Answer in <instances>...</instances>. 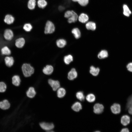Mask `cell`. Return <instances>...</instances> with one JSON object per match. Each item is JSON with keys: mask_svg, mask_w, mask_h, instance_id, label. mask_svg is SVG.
I'll return each instance as SVG.
<instances>
[{"mask_svg": "<svg viewBox=\"0 0 132 132\" xmlns=\"http://www.w3.org/2000/svg\"><path fill=\"white\" fill-rule=\"evenodd\" d=\"M78 16L77 13L73 10L72 13L69 18L67 19V22L69 23L76 22L78 20Z\"/></svg>", "mask_w": 132, "mask_h": 132, "instance_id": "9a60e30c", "label": "cell"}, {"mask_svg": "<svg viewBox=\"0 0 132 132\" xmlns=\"http://www.w3.org/2000/svg\"><path fill=\"white\" fill-rule=\"evenodd\" d=\"M33 27L32 24L30 23H27L24 24L23 26V29L26 32H29L32 30Z\"/></svg>", "mask_w": 132, "mask_h": 132, "instance_id": "f546056e", "label": "cell"}, {"mask_svg": "<svg viewBox=\"0 0 132 132\" xmlns=\"http://www.w3.org/2000/svg\"><path fill=\"white\" fill-rule=\"evenodd\" d=\"M77 73L75 69L72 68L68 73L67 78L70 80H72L77 78Z\"/></svg>", "mask_w": 132, "mask_h": 132, "instance_id": "7c38bea8", "label": "cell"}, {"mask_svg": "<svg viewBox=\"0 0 132 132\" xmlns=\"http://www.w3.org/2000/svg\"><path fill=\"white\" fill-rule=\"evenodd\" d=\"M71 109L76 112H78L82 109V106L81 103L78 101L72 104L71 107Z\"/></svg>", "mask_w": 132, "mask_h": 132, "instance_id": "ac0fdd59", "label": "cell"}, {"mask_svg": "<svg viewBox=\"0 0 132 132\" xmlns=\"http://www.w3.org/2000/svg\"><path fill=\"white\" fill-rule=\"evenodd\" d=\"M132 107V94L128 98L126 106V109L128 110L130 107Z\"/></svg>", "mask_w": 132, "mask_h": 132, "instance_id": "e575fe53", "label": "cell"}, {"mask_svg": "<svg viewBox=\"0 0 132 132\" xmlns=\"http://www.w3.org/2000/svg\"><path fill=\"white\" fill-rule=\"evenodd\" d=\"M85 27L88 30L94 31L96 29V23L94 22L90 21L87 22L86 23Z\"/></svg>", "mask_w": 132, "mask_h": 132, "instance_id": "603a6c76", "label": "cell"}, {"mask_svg": "<svg viewBox=\"0 0 132 132\" xmlns=\"http://www.w3.org/2000/svg\"><path fill=\"white\" fill-rule=\"evenodd\" d=\"M57 97L59 98L64 97L66 93V91L63 87H60L56 91Z\"/></svg>", "mask_w": 132, "mask_h": 132, "instance_id": "2e32d148", "label": "cell"}, {"mask_svg": "<svg viewBox=\"0 0 132 132\" xmlns=\"http://www.w3.org/2000/svg\"><path fill=\"white\" fill-rule=\"evenodd\" d=\"M7 86L5 83L2 81L0 82V92H4L6 90Z\"/></svg>", "mask_w": 132, "mask_h": 132, "instance_id": "836d02e7", "label": "cell"}, {"mask_svg": "<svg viewBox=\"0 0 132 132\" xmlns=\"http://www.w3.org/2000/svg\"><path fill=\"white\" fill-rule=\"evenodd\" d=\"M55 27L54 23L50 20L46 22L44 27V32L46 34L53 33L55 30Z\"/></svg>", "mask_w": 132, "mask_h": 132, "instance_id": "7a4b0ae2", "label": "cell"}, {"mask_svg": "<svg viewBox=\"0 0 132 132\" xmlns=\"http://www.w3.org/2000/svg\"><path fill=\"white\" fill-rule=\"evenodd\" d=\"M36 94V92L35 88L33 87H30L26 92L27 97L30 99L34 98Z\"/></svg>", "mask_w": 132, "mask_h": 132, "instance_id": "52a82bcc", "label": "cell"}, {"mask_svg": "<svg viewBox=\"0 0 132 132\" xmlns=\"http://www.w3.org/2000/svg\"><path fill=\"white\" fill-rule=\"evenodd\" d=\"M130 118L127 115H123L121 119V122L122 125L126 126L129 124L130 122Z\"/></svg>", "mask_w": 132, "mask_h": 132, "instance_id": "e0dca14e", "label": "cell"}, {"mask_svg": "<svg viewBox=\"0 0 132 132\" xmlns=\"http://www.w3.org/2000/svg\"><path fill=\"white\" fill-rule=\"evenodd\" d=\"M71 33L77 39H78L80 37L81 34L80 31L77 28H73L71 31Z\"/></svg>", "mask_w": 132, "mask_h": 132, "instance_id": "d4e9b609", "label": "cell"}, {"mask_svg": "<svg viewBox=\"0 0 132 132\" xmlns=\"http://www.w3.org/2000/svg\"><path fill=\"white\" fill-rule=\"evenodd\" d=\"M3 36L6 40L10 41L13 39L14 37V34L11 30L7 29L4 31Z\"/></svg>", "mask_w": 132, "mask_h": 132, "instance_id": "8992f818", "label": "cell"}, {"mask_svg": "<svg viewBox=\"0 0 132 132\" xmlns=\"http://www.w3.org/2000/svg\"><path fill=\"white\" fill-rule=\"evenodd\" d=\"M21 80L20 76L18 75H15L12 77L11 81L12 84L14 86L18 87L20 86Z\"/></svg>", "mask_w": 132, "mask_h": 132, "instance_id": "8fae6325", "label": "cell"}, {"mask_svg": "<svg viewBox=\"0 0 132 132\" xmlns=\"http://www.w3.org/2000/svg\"><path fill=\"white\" fill-rule=\"evenodd\" d=\"M22 70L24 77H30L34 72V68L29 64L24 63L22 66Z\"/></svg>", "mask_w": 132, "mask_h": 132, "instance_id": "6da1fadb", "label": "cell"}, {"mask_svg": "<svg viewBox=\"0 0 132 132\" xmlns=\"http://www.w3.org/2000/svg\"><path fill=\"white\" fill-rule=\"evenodd\" d=\"M4 21L7 24H10L13 22L14 18L11 15L8 14L5 16Z\"/></svg>", "mask_w": 132, "mask_h": 132, "instance_id": "cb8c5ba5", "label": "cell"}, {"mask_svg": "<svg viewBox=\"0 0 132 132\" xmlns=\"http://www.w3.org/2000/svg\"><path fill=\"white\" fill-rule=\"evenodd\" d=\"M123 9L124 15L127 17L129 16L131 13V12L128 6L126 4H124L123 6Z\"/></svg>", "mask_w": 132, "mask_h": 132, "instance_id": "4dcf8cb0", "label": "cell"}, {"mask_svg": "<svg viewBox=\"0 0 132 132\" xmlns=\"http://www.w3.org/2000/svg\"><path fill=\"white\" fill-rule=\"evenodd\" d=\"M73 10H67L65 12L64 14V17L67 19L70 17L72 13Z\"/></svg>", "mask_w": 132, "mask_h": 132, "instance_id": "d590c367", "label": "cell"}, {"mask_svg": "<svg viewBox=\"0 0 132 132\" xmlns=\"http://www.w3.org/2000/svg\"><path fill=\"white\" fill-rule=\"evenodd\" d=\"M56 44L58 47L62 48L66 45V42L65 40L63 39H60L57 41Z\"/></svg>", "mask_w": 132, "mask_h": 132, "instance_id": "4316f807", "label": "cell"}, {"mask_svg": "<svg viewBox=\"0 0 132 132\" xmlns=\"http://www.w3.org/2000/svg\"><path fill=\"white\" fill-rule=\"evenodd\" d=\"M89 2V0H80L78 3L81 6H85L88 5Z\"/></svg>", "mask_w": 132, "mask_h": 132, "instance_id": "8d00e7d4", "label": "cell"}, {"mask_svg": "<svg viewBox=\"0 0 132 132\" xmlns=\"http://www.w3.org/2000/svg\"><path fill=\"white\" fill-rule=\"evenodd\" d=\"M104 109V106L102 104L97 103L94 105L93 107V111L95 114H99L103 112Z\"/></svg>", "mask_w": 132, "mask_h": 132, "instance_id": "5b68a950", "label": "cell"}, {"mask_svg": "<svg viewBox=\"0 0 132 132\" xmlns=\"http://www.w3.org/2000/svg\"><path fill=\"white\" fill-rule=\"evenodd\" d=\"M54 70L53 66L51 65H47L43 69V72L46 75H50L53 73Z\"/></svg>", "mask_w": 132, "mask_h": 132, "instance_id": "44dd1931", "label": "cell"}, {"mask_svg": "<svg viewBox=\"0 0 132 132\" xmlns=\"http://www.w3.org/2000/svg\"><path fill=\"white\" fill-rule=\"evenodd\" d=\"M37 6L36 0H28L27 3V7L30 10H34Z\"/></svg>", "mask_w": 132, "mask_h": 132, "instance_id": "ffe728a7", "label": "cell"}, {"mask_svg": "<svg viewBox=\"0 0 132 132\" xmlns=\"http://www.w3.org/2000/svg\"><path fill=\"white\" fill-rule=\"evenodd\" d=\"M41 128L44 132H54L53 130L55 125L52 122L43 121L39 123Z\"/></svg>", "mask_w": 132, "mask_h": 132, "instance_id": "3957f363", "label": "cell"}, {"mask_svg": "<svg viewBox=\"0 0 132 132\" xmlns=\"http://www.w3.org/2000/svg\"><path fill=\"white\" fill-rule=\"evenodd\" d=\"M25 43L24 39L23 37H20L15 40V45L17 48H21L24 46Z\"/></svg>", "mask_w": 132, "mask_h": 132, "instance_id": "4fadbf2b", "label": "cell"}, {"mask_svg": "<svg viewBox=\"0 0 132 132\" xmlns=\"http://www.w3.org/2000/svg\"><path fill=\"white\" fill-rule=\"evenodd\" d=\"M0 51L1 54L4 56H9L11 54V51L10 48L6 46L2 47Z\"/></svg>", "mask_w": 132, "mask_h": 132, "instance_id": "7402d4cb", "label": "cell"}, {"mask_svg": "<svg viewBox=\"0 0 132 132\" xmlns=\"http://www.w3.org/2000/svg\"><path fill=\"white\" fill-rule=\"evenodd\" d=\"M77 98L81 101H84L85 99V96L83 92L81 91H78L76 94Z\"/></svg>", "mask_w": 132, "mask_h": 132, "instance_id": "d6a6232c", "label": "cell"}, {"mask_svg": "<svg viewBox=\"0 0 132 132\" xmlns=\"http://www.w3.org/2000/svg\"><path fill=\"white\" fill-rule=\"evenodd\" d=\"M11 104L7 99H4L0 101V108L3 110H6L10 107Z\"/></svg>", "mask_w": 132, "mask_h": 132, "instance_id": "30bf717a", "label": "cell"}, {"mask_svg": "<svg viewBox=\"0 0 132 132\" xmlns=\"http://www.w3.org/2000/svg\"><path fill=\"white\" fill-rule=\"evenodd\" d=\"M108 56V52L105 50H101L98 54V56L99 58L103 59L106 58Z\"/></svg>", "mask_w": 132, "mask_h": 132, "instance_id": "83f0119b", "label": "cell"}, {"mask_svg": "<svg viewBox=\"0 0 132 132\" xmlns=\"http://www.w3.org/2000/svg\"><path fill=\"white\" fill-rule=\"evenodd\" d=\"M73 60L72 56L69 55L65 56L64 59V60L65 63L66 65L69 64Z\"/></svg>", "mask_w": 132, "mask_h": 132, "instance_id": "1f68e13d", "label": "cell"}, {"mask_svg": "<svg viewBox=\"0 0 132 132\" xmlns=\"http://www.w3.org/2000/svg\"><path fill=\"white\" fill-rule=\"evenodd\" d=\"M128 110L129 113L132 115V107H130Z\"/></svg>", "mask_w": 132, "mask_h": 132, "instance_id": "60d3db41", "label": "cell"}, {"mask_svg": "<svg viewBox=\"0 0 132 132\" xmlns=\"http://www.w3.org/2000/svg\"><path fill=\"white\" fill-rule=\"evenodd\" d=\"M120 132H129V131L128 128H125L122 129Z\"/></svg>", "mask_w": 132, "mask_h": 132, "instance_id": "f35d334b", "label": "cell"}, {"mask_svg": "<svg viewBox=\"0 0 132 132\" xmlns=\"http://www.w3.org/2000/svg\"><path fill=\"white\" fill-rule=\"evenodd\" d=\"M110 109L112 113L114 114L120 113L121 111V106L117 103H114L111 106Z\"/></svg>", "mask_w": 132, "mask_h": 132, "instance_id": "9c48e42d", "label": "cell"}, {"mask_svg": "<svg viewBox=\"0 0 132 132\" xmlns=\"http://www.w3.org/2000/svg\"><path fill=\"white\" fill-rule=\"evenodd\" d=\"M48 2L46 0H37V6L40 9H45L47 6Z\"/></svg>", "mask_w": 132, "mask_h": 132, "instance_id": "d6986e66", "label": "cell"}, {"mask_svg": "<svg viewBox=\"0 0 132 132\" xmlns=\"http://www.w3.org/2000/svg\"><path fill=\"white\" fill-rule=\"evenodd\" d=\"M4 60L6 65L9 67L12 66L14 62L13 57L10 55L6 56L4 58Z\"/></svg>", "mask_w": 132, "mask_h": 132, "instance_id": "ba28073f", "label": "cell"}, {"mask_svg": "<svg viewBox=\"0 0 132 132\" xmlns=\"http://www.w3.org/2000/svg\"><path fill=\"white\" fill-rule=\"evenodd\" d=\"M72 1L74 2H77L79 1L80 0H71Z\"/></svg>", "mask_w": 132, "mask_h": 132, "instance_id": "b9f144b4", "label": "cell"}, {"mask_svg": "<svg viewBox=\"0 0 132 132\" xmlns=\"http://www.w3.org/2000/svg\"><path fill=\"white\" fill-rule=\"evenodd\" d=\"M127 68L129 71L132 72V62L130 63L127 64Z\"/></svg>", "mask_w": 132, "mask_h": 132, "instance_id": "74e56055", "label": "cell"}, {"mask_svg": "<svg viewBox=\"0 0 132 132\" xmlns=\"http://www.w3.org/2000/svg\"><path fill=\"white\" fill-rule=\"evenodd\" d=\"M58 9L59 11H62L64 10L65 8L62 5H60L58 7Z\"/></svg>", "mask_w": 132, "mask_h": 132, "instance_id": "ab89813d", "label": "cell"}, {"mask_svg": "<svg viewBox=\"0 0 132 132\" xmlns=\"http://www.w3.org/2000/svg\"><path fill=\"white\" fill-rule=\"evenodd\" d=\"M100 71L99 68H96L94 66H92L90 68V73L94 76H97L99 74Z\"/></svg>", "mask_w": 132, "mask_h": 132, "instance_id": "484cf974", "label": "cell"}, {"mask_svg": "<svg viewBox=\"0 0 132 132\" xmlns=\"http://www.w3.org/2000/svg\"><path fill=\"white\" fill-rule=\"evenodd\" d=\"M86 99L88 102L92 103L94 102L95 100L96 97L93 94L89 93L87 95Z\"/></svg>", "mask_w": 132, "mask_h": 132, "instance_id": "f1b7e54d", "label": "cell"}, {"mask_svg": "<svg viewBox=\"0 0 132 132\" xmlns=\"http://www.w3.org/2000/svg\"><path fill=\"white\" fill-rule=\"evenodd\" d=\"M48 82L53 90L54 91H56L61 87L60 83L58 80L49 78L48 79Z\"/></svg>", "mask_w": 132, "mask_h": 132, "instance_id": "277c9868", "label": "cell"}, {"mask_svg": "<svg viewBox=\"0 0 132 132\" xmlns=\"http://www.w3.org/2000/svg\"><path fill=\"white\" fill-rule=\"evenodd\" d=\"M89 17L88 15L86 13H82L78 16V20L82 23H85L88 21Z\"/></svg>", "mask_w": 132, "mask_h": 132, "instance_id": "5bb4252c", "label": "cell"}]
</instances>
